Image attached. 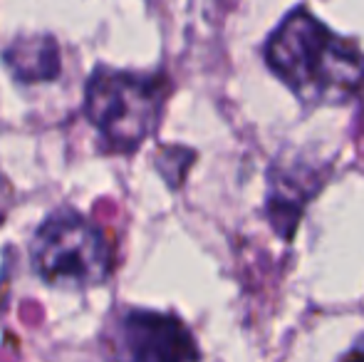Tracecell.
<instances>
[{
	"label": "cell",
	"instance_id": "obj_5",
	"mask_svg": "<svg viewBox=\"0 0 364 362\" xmlns=\"http://www.w3.org/2000/svg\"><path fill=\"white\" fill-rule=\"evenodd\" d=\"M325 164L305 159V156H283L268 169V193H265V218L280 238L290 241L295 236L307 203L322 191L327 181Z\"/></svg>",
	"mask_w": 364,
	"mask_h": 362
},
{
	"label": "cell",
	"instance_id": "obj_8",
	"mask_svg": "<svg viewBox=\"0 0 364 362\" xmlns=\"http://www.w3.org/2000/svg\"><path fill=\"white\" fill-rule=\"evenodd\" d=\"M13 201H15L13 186H10V181L5 179L3 174H0V223H3L5 216L10 213V208H13Z\"/></svg>",
	"mask_w": 364,
	"mask_h": 362
},
{
	"label": "cell",
	"instance_id": "obj_3",
	"mask_svg": "<svg viewBox=\"0 0 364 362\" xmlns=\"http://www.w3.org/2000/svg\"><path fill=\"white\" fill-rule=\"evenodd\" d=\"M33 268L45 283L92 288L109 278L114 248L100 226L77 211H58L35 231Z\"/></svg>",
	"mask_w": 364,
	"mask_h": 362
},
{
	"label": "cell",
	"instance_id": "obj_6",
	"mask_svg": "<svg viewBox=\"0 0 364 362\" xmlns=\"http://www.w3.org/2000/svg\"><path fill=\"white\" fill-rule=\"evenodd\" d=\"M3 63L18 82H50L58 80L63 68L58 40L53 35L18 38L3 53Z\"/></svg>",
	"mask_w": 364,
	"mask_h": 362
},
{
	"label": "cell",
	"instance_id": "obj_9",
	"mask_svg": "<svg viewBox=\"0 0 364 362\" xmlns=\"http://www.w3.org/2000/svg\"><path fill=\"white\" fill-rule=\"evenodd\" d=\"M337 362H364V338L357 340V343L352 345V348L347 350V353L342 355Z\"/></svg>",
	"mask_w": 364,
	"mask_h": 362
},
{
	"label": "cell",
	"instance_id": "obj_1",
	"mask_svg": "<svg viewBox=\"0 0 364 362\" xmlns=\"http://www.w3.org/2000/svg\"><path fill=\"white\" fill-rule=\"evenodd\" d=\"M270 73L307 105H337L360 97L364 53L360 45L335 35L307 8H295L265 43Z\"/></svg>",
	"mask_w": 364,
	"mask_h": 362
},
{
	"label": "cell",
	"instance_id": "obj_7",
	"mask_svg": "<svg viewBox=\"0 0 364 362\" xmlns=\"http://www.w3.org/2000/svg\"><path fill=\"white\" fill-rule=\"evenodd\" d=\"M196 154L191 149H183V147H164L159 149V156H156V166L159 171L164 174L171 186H178L183 179H186V171L188 166L193 164Z\"/></svg>",
	"mask_w": 364,
	"mask_h": 362
},
{
	"label": "cell",
	"instance_id": "obj_10",
	"mask_svg": "<svg viewBox=\"0 0 364 362\" xmlns=\"http://www.w3.org/2000/svg\"><path fill=\"white\" fill-rule=\"evenodd\" d=\"M360 127L364 129V87L360 92Z\"/></svg>",
	"mask_w": 364,
	"mask_h": 362
},
{
	"label": "cell",
	"instance_id": "obj_2",
	"mask_svg": "<svg viewBox=\"0 0 364 362\" xmlns=\"http://www.w3.org/2000/svg\"><path fill=\"white\" fill-rule=\"evenodd\" d=\"M166 100V82L154 75L97 68L85 87V112L107 147L132 154L154 134Z\"/></svg>",
	"mask_w": 364,
	"mask_h": 362
},
{
	"label": "cell",
	"instance_id": "obj_4",
	"mask_svg": "<svg viewBox=\"0 0 364 362\" xmlns=\"http://www.w3.org/2000/svg\"><path fill=\"white\" fill-rule=\"evenodd\" d=\"M122 362H201L196 338L183 320L159 310H129L117 325Z\"/></svg>",
	"mask_w": 364,
	"mask_h": 362
}]
</instances>
